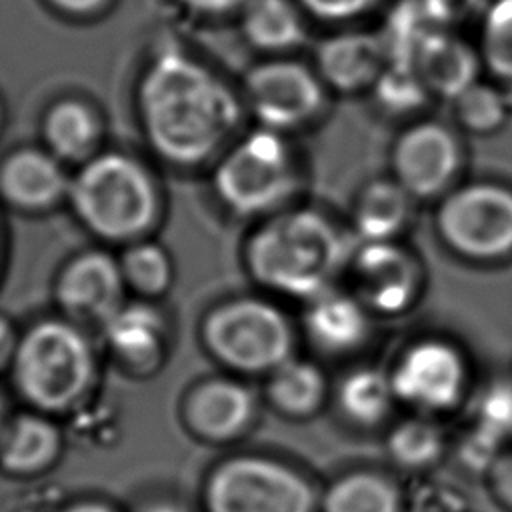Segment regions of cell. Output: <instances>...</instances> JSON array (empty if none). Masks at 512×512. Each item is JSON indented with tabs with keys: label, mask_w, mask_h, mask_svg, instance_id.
Returning a JSON list of instances; mask_svg holds the SVG:
<instances>
[{
	"label": "cell",
	"mask_w": 512,
	"mask_h": 512,
	"mask_svg": "<svg viewBox=\"0 0 512 512\" xmlns=\"http://www.w3.org/2000/svg\"><path fill=\"white\" fill-rule=\"evenodd\" d=\"M352 238L316 208H284L262 218L244 246L252 280L276 296L308 302L334 286L354 252Z\"/></svg>",
	"instance_id": "2"
},
{
	"label": "cell",
	"mask_w": 512,
	"mask_h": 512,
	"mask_svg": "<svg viewBox=\"0 0 512 512\" xmlns=\"http://www.w3.org/2000/svg\"><path fill=\"white\" fill-rule=\"evenodd\" d=\"M42 146L66 166H80L102 148L104 124L98 110L82 98L52 102L40 122Z\"/></svg>",
	"instance_id": "20"
},
{
	"label": "cell",
	"mask_w": 512,
	"mask_h": 512,
	"mask_svg": "<svg viewBox=\"0 0 512 512\" xmlns=\"http://www.w3.org/2000/svg\"><path fill=\"white\" fill-rule=\"evenodd\" d=\"M436 232L458 256L496 262L512 254V188L498 182L454 186L436 210Z\"/></svg>",
	"instance_id": "8"
},
{
	"label": "cell",
	"mask_w": 512,
	"mask_h": 512,
	"mask_svg": "<svg viewBox=\"0 0 512 512\" xmlns=\"http://www.w3.org/2000/svg\"><path fill=\"white\" fill-rule=\"evenodd\" d=\"M390 166L392 178L414 200L442 198L462 170L460 138L438 120L414 122L396 138Z\"/></svg>",
	"instance_id": "11"
},
{
	"label": "cell",
	"mask_w": 512,
	"mask_h": 512,
	"mask_svg": "<svg viewBox=\"0 0 512 512\" xmlns=\"http://www.w3.org/2000/svg\"><path fill=\"white\" fill-rule=\"evenodd\" d=\"M190 12L202 16H226L240 12L248 0H178Z\"/></svg>",
	"instance_id": "35"
},
{
	"label": "cell",
	"mask_w": 512,
	"mask_h": 512,
	"mask_svg": "<svg viewBox=\"0 0 512 512\" xmlns=\"http://www.w3.org/2000/svg\"><path fill=\"white\" fill-rule=\"evenodd\" d=\"M100 334L112 358L130 374L148 376L156 372L172 344L166 314L156 302L126 300L102 326Z\"/></svg>",
	"instance_id": "14"
},
{
	"label": "cell",
	"mask_w": 512,
	"mask_h": 512,
	"mask_svg": "<svg viewBox=\"0 0 512 512\" xmlns=\"http://www.w3.org/2000/svg\"><path fill=\"white\" fill-rule=\"evenodd\" d=\"M54 298L62 316L100 328L128 300L118 258L102 248L74 254L56 276Z\"/></svg>",
	"instance_id": "13"
},
{
	"label": "cell",
	"mask_w": 512,
	"mask_h": 512,
	"mask_svg": "<svg viewBox=\"0 0 512 512\" xmlns=\"http://www.w3.org/2000/svg\"><path fill=\"white\" fill-rule=\"evenodd\" d=\"M334 398L342 418L358 428L380 426L398 404L390 374L374 366L348 370L340 378Z\"/></svg>",
	"instance_id": "24"
},
{
	"label": "cell",
	"mask_w": 512,
	"mask_h": 512,
	"mask_svg": "<svg viewBox=\"0 0 512 512\" xmlns=\"http://www.w3.org/2000/svg\"><path fill=\"white\" fill-rule=\"evenodd\" d=\"M304 14L326 24H352L374 12L384 0H296Z\"/></svg>",
	"instance_id": "33"
},
{
	"label": "cell",
	"mask_w": 512,
	"mask_h": 512,
	"mask_svg": "<svg viewBox=\"0 0 512 512\" xmlns=\"http://www.w3.org/2000/svg\"><path fill=\"white\" fill-rule=\"evenodd\" d=\"M370 92L382 110L396 116L418 112L430 98V92L426 90L414 66L392 60H388Z\"/></svg>",
	"instance_id": "32"
},
{
	"label": "cell",
	"mask_w": 512,
	"mask_h": 512,
	"mask_svg": "<svg viewBox=\"0 0 512 512\" xmlns=\"http://www.w3.org/2000/svg\"><path fill=\"white\" fill-rule=\"evenodd\" d=\"M182 416L194 436L206 442H230L254 422L256 400L252 390L232 376H214L198 382L184 398Z\"/></svg>",
	"instance_id": "16"
},
{
	"label": "cell",
	"mask_w": 512,
	"mask_h": 512,
	"mask_svg": "<svg viewBox=\"0 0 512 512\" xmlns=\"http://www.w3.org/2000/svg\"><path fill=\"white\" fill-rule=\"evenodd\" d=\"M326 90L312 66L288 56H268L246 72L240 96L258 126L286 134L320 116Z\"/></svg>",
	"instance_id": "9"
},
{
	"label": "cell",
	"mask_w": 512,
	"mask_h": 512,
	"mask_svg": "<svg viewBox=\"0 0 512 512\" xmlns=\"http://www.w3.org/2000/svg\"><path fill=\"white\" fill-rule=\"evenodd\" d=\"M390 460L408 472H422L440 462L446 452V434L432 416L414 414L394 424L386 436Z\"/></svg>",
	"instance_id": "28"
},
{
	"label": "cell",
	"mask_w": 512,
	"mask_h": 512,
	"mask_svg": "<svg viewBox=\"0 0 512 512\" xmlns=\"http://www.w3.org/2000/svg\"><path fill=\"white\" fill-rule=\"evenodd\" d=\"M348 268L354 292L370 312L402 314L420 298L422 264L398 240L356 242Z\"/></svg>",
	"instance_id": "12"
},
{
	"label": "cell",
	"mask_w": 512,
	"mask_h": 512,
	"mask_svg": "<svg viewBox=\"0 0 512 512\" xmlns=\"http://www.w3.org/2000/svg\"><path fill=\"white\" fill-rule=\"evenodd\" d=\"M388 374L398 404L416 414L450 412L468 394V362L456 344L442 338L408 344Z\"/></svg>",
	"instance_id": "10"
},
{
	"label": "cell",
	"mask_w": 512,
	"mask_h": 512,
	"mask_svg": "<svg viewBox=\"0 0 512 512\" xmlns=\"http://www.w3.org/2000/svg\"><path fill=\"white\" fill-rule=\"evenodd\" d=\"M142 512H184V510L176 504H154V506H148Z\"/></svg>",
	"instance_id": "39"
},
{
	"label": "cell",
	"mask_w": 512,
	"mask_h": 512,
	"mask_svg": "<svg viewBox=\"0 0 512 512\" xmlns=\"http://www.w3.org/2000/svg\"><path fill=\"white\" fill-rule=\"evenodd\" d=\"M20 396L38 412L72 410L94 386L98 356L86 326L52 316L20 332L10 366Z\"/></svg>",
	"instance_id": "4"
},
{
	"label": "cell",
	"mask_w": 512,
	"mask_h": 512,
	"mask_svg": "<svg viewBox=\"0 0 512 512\" xmlns=\"http://www.w3.org/2000/svg\"><path fill=\"white\" fill-rule=\"evenodd\" d=\"M470 430L500 448H508L512 440L510 376H494L476 390L470 402Z\"/></svg>",
	"instance_id": "29"
},
{
	"label": "cell",
	"mask_w": 512,
	"mask_h": 512,
	"mask_svg": "<svg viewBox=\"0 0 512 512\" xmlns=\"http://www.w3.org/2000/svg\"><path fill=\"white\" fill-rule=\"evenodd\" d=\"M328 396L326 374L318 364L290 358L280 364L266 380V398L276 412L288 418L314 416Z\"/></svg>",
	"instance_id": "26"
},
{
	"label": "cell",
	"mask_w": 512,
	"mask_h": 512,
	"mask_svg": "<svg viewBox=\"0 0 512 512\" xmlns=\"http://www.w3.org/2000/svg\"><path fill=\"white\" fill-rule=\"evenodd\" d=\"M62 512H118L116 508H112L110 504L104 502H96V500H86V502H76L72 506H68Z\"/></svg>",
	"instance_id": "38"
},
{
	"label": "cell",
	"mask_w": 512,
	"mask_h": 512,
	"mask_svg": "<svg viewBox=\"0 0 512 512\" xmlns=\"http://www.w3.org/2000/svg\"><path fill=\"white\" fill-rule=\"evenodd\" d=\"M368 306L356 296L328 288L310 298L304 308V332L308 340L326 354H350L366 344L372 332Z\"/></svg>",
	"instance_id": "18"
},
{
	"label": "cell",
	"mask_w": 512,
	"mask_h": 512,
	"mask_svg": "<svg viewBox=\"0 0 512 512\" xmlns=\"http://www.w3.org/2000/svg\"><path fill=\"white\" fill-rule=\"evenodd\" d=\"M308 16L296 0H248L240 10L244 40L266 56H290L308 36Z\"/></svg>",
	"instance_id": "22"
},
{
	"label": "cell",
	"mask_w": 512,
	"mask_h": 512,
	"mask_svg": "<svg viewBox=\"0 0 512 512\" xmlns=\"http://www.w3.org/2000/svg\"><path fill=\"white\" fill-rule=\"evenodd\" d=\"M302 186V172L286 134L254 128L216 160L212 192L238 218H266L284 208Z\"/></svg>",
	"instance_id": "5"
},
{
	"label": "cell",
	"mask_w": 512,
	"mask_h": 512,
	"mask_svg": "<svg viewBox=\"0 0 512 512\" xmlns=\"http://www.w3.org/2000/svg\"><path fill=\"white\" fill-rule=\"evenodd\" d=\"M200 338L220 366L240 376H268L294 352L290 318L262 296H236L212 306Z\"/></svg>",
	"instance_id": "6"
},
{
	"label": "cell",
	"mask_w": 512,
	"mask_h": 512,
	"mask_svg": "<svg viewBox=\"0 0 512 512\" xmlns=\"http://www.w3.org/2000/svg\"><path fill=\"white\" fill-rule=\"evenodd\" d=\"M2 426H4V402L0 398V430H2Z\"/></svg>",
	"instance_id": "40"
},
{
	"label": "cell",
	"mask_w": 512,
	"mask_h": 512,
	"mask_svg": "<svg viewBox=\"0 0 512 512\" xmlns=\"http://www.w3.org/2000/svg\"><path fill=\"white\" fill-rule=\"evenodd\" d=\"M206 512H320L310 478L282 458L232 456L208 474Z\"/></svg>",
	"instance_id": "7"
},
{
	"label": "cell",
	"mask_w": 512,
	"mask_h": 512,
	"mask_svg": "<svg viewBox=\"0 0 512 512\" xmlns=\"http://www.w3.org/2000/svg\"><path fill=\"white\" fill-rule=\"evenodd\" d=\"M0 254H2V230H0Z\"/></svg>",
	"instance_id": "42"
},
{
	"label": "cell",
	"mask_w": 512,
	"mask_h": 512,
	"mask_svg": "<svg viewBox=\"0 0 512 512\" xmlns=\"http://www.w3.org/2000/svg\"><path fill=\"white\" fill-rule=\"evenodd\" d=\"M490 490L498 504L512 512V448H506L486 472Z\"/></svg>",
	"instance_id": "34"
},
{
	"label": "cell",
	"mask_w": 512,
	"mask_h": 512,
	"mask_svg": "<svg viewBox=\"0 0 512 512\" xmlns=\"http://www.w3.org/2000/svg\"><path fill=\"white\" fill-rule=\"evenodd\" d=\"M454 116L458 124L470 134H492L498 132L510 118V100L506 94L492 84L474 82L454 100Z\"/></svg>",
	"instance_id": "30"
},
{
	"label": "cell",
	"mask_w": 512,
	"mask_h": 512,
	"mask_svg": "<svg viewBox=\"0 0 512 512\" xmlns=\"http://www.w3.org/2000/svg\"><path fill=\"white\" fill-rule=\"evenodd\" d=\"M66 204L86 232L118 246L148 238L162 218L156 176L124 150H100L82 162L72 172Z\"/></svg>",
	"instance_id": "3"
},
{
	"label": "cell",
	"mask_w": 512,
	"mask_h": 512,
	"mask_svg": "<svg viewBox=\"0 0 512 512\" xmlns=\"http://www.w3.org/2000/svg\"><path fill=\"white\" fill-rule=\"evenodd\" d=\"M62 434L44 412H24L0 430V466L16 476L46 470L60 454Z\"/></svg>",
	"instance_id": "21"
},
{
	"label": "cell",
	"mask_w": 512,
	"mask_h": 512,
	"mask_svg": "<svg viewBox=\"0 0 512 512\" xmlns=\"http://www.w3.org/2000/svg\"><path fill=\"white\" fill-rule=\"evenodd\" d=\"M414 198L390 176L368 182L352 212L356 242H390L408 228L414 214Z\"/></svg>",
	"instance_id": "23"
},
{
	"label": "cell",
	"mask_w": 512,
	"mask_h": 512,
	"mask_svg": "<svg viewBox=\"0 0 512 512\" xmlns=\"http://www.w3.org/2000/svg\"><path fill=\"white\" fill-rule=\"evenodd\" d=\"M410 64L418 72L430 96L454 100L478 82L484 66L480 52L444 26H432L418 42Z\"/></svg>",
	"instance_id": "19"
},
{
	"label": "cell",
	"mask_w": 512,
	"mask_h": 512,
	"mask_svg": "<svg viewBox=\"0 0 512 512\" xmlns=\"http://www.w3.org/2000/svg\"><path fill=\"white\" fill-rule=\"evenodd\" d=\"M72 172L44 146H22L0 160V200L26 214L54 210L68 198Z\"/></svg>",
	"instance_id": "15"
},
{
	"label": "cell",
	"mask_w": 512,
	"mask_h": 512,
	"mask_svg": "<svg viewBox=\"0 0 512 512\" xmlns=\"http://www.w3.org/2000/svg\"><path fill=\"white\" fill-rule=\"evenodd\" d=\"M122 248L118 262L128 294L150 302L166 296L176 276L170 252L152 238H142Z\"/></svg>",
	"instance_id": "27"
},
{
	"label": "cell",
	"mask_w": 512,
	"mask_h": 512,
	"mask_svg": "<svg viewBox=\"0 0 512 512\" xmlns=\"http://www.w3.org/2000/svg\"><path fill=\"white\" fill-rule=\"evenodd\" d=\"M388 64V52L380 36L346 30L322 40L314 54V70L326 88L354 94L372 90Z\"/></svg>",
	"instance_id": "17"
},
{
	"label": "cell",
	"mask_w": 512,
	"mask_h": 512,
	"mask_svg": "<svg viewBox=\"0 0 512 512\" xmlns=\"http://www.w3.org/2000/svg\"><path fill=\"white\" fill-rule=\"evenodd\" d=\"M478 52L484 68L512 84V0H490L484 6Z\"/></svg>",
	"instance_id": "31"
},
{
	"label": "cell",
	"mask_w": 512,
	"mask_h": 512,
	"mask_svg": "<svg viewBox=\"0 0 512 512\" xmlns=\"http://www.w3.org/2000/svg\"><path fill=\"white\" fill-rule=\"evenodd\" d=\"M2 124H4V110H2V102H0V130H2Z\"/></svg>",
	"instance_id": "41"
},
{
	"label": "cell",
	"mask_w": 512,
	"mask_h": 512,
	"mask_svg": "<svg viewBox=\"0 0 512 512\" xmlns=\"http://www.w3.org/2000/svg\"><path fill=\"white\" fill-rule=\"evenodd\" d=\"M54 10L74 16V18H84V16H94L98 14L108 0H46Z\"/></svg>",
	"instance_id": "37"
},
{
	"label": "cell",
	"mask_w": 512,
	"mask_h": 512,
	"mask_svg": "<svg viewBox=\"0 0 512 512\" xmlns=\"http://www.w3.org/2000/svg\"><path fill=\"white\" fill-rule=\"evenodd\" d=\"M134 102L144 142L176 168L216 160L232 144L244 114L242 96L176 44H164L148 56Z\"/></svg>",
	"instance_id": "1"
},
{
	"label": "cell",
	"mask_w": 512,
	"mask_h": 512,
	"mask_svg": "<svg viewBox=\"0 0 512 512\" xmlns=\"http://www.w3.org/2000/svg\"><path fill=\"white\" fill-rule=\"evenodd\" d=\"M320 512H404L400 486L376 470L336 476L320 496Z\"/></svg>",
	"instance_id": "25"
},
{
	"label": "cell",
	"mask_w": 512,
	"mask_h": 512,
	"mask_svg": "<svg viewBox=\"0 0 512 512\" xmlns=\"http://www.w3.org/2000/svg\"><path fill=\"white\" fill-rule=\"evenodd\" d=\"M20 340L18 328L12 324V320L0 312V372L10 370L16 346Z\"/></svg>",
	"instance_id": "36"
}]
</instances>
